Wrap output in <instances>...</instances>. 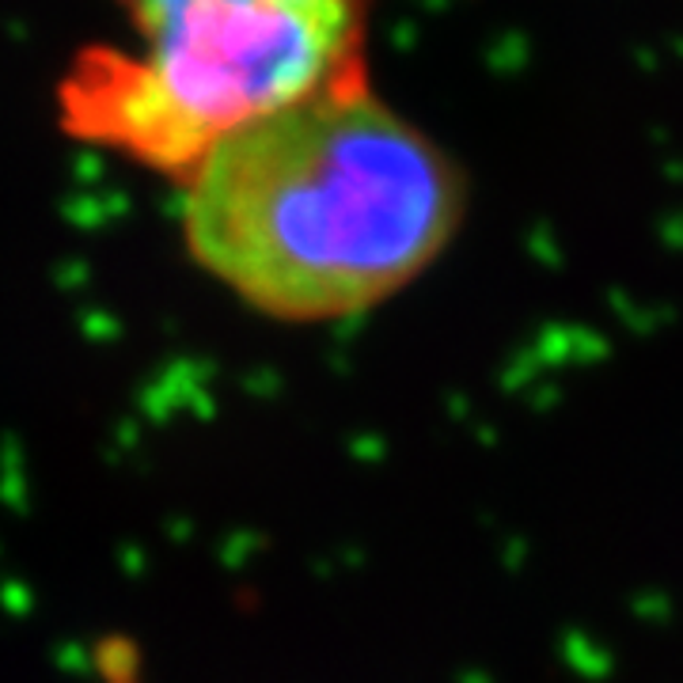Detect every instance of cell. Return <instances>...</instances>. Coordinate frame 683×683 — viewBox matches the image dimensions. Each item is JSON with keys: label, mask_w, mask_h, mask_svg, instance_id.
Instances as JSON below:
<instances>
[{"label": "cell", "mask_w": 683, "mask_h": 683, "mask_svg": "<svg viewBox=\"0 0 683 683\" xmlns=\"http://www.w3.org/2000/svg\"><path fill=\"white\" fill-rule=\"evenodd\" d=\"M368 4L209 8L133 46H85L58 80V126L182 187L236 129L368 77Z\"/></svg>", "instance_id": "obj_2"}, {"label": "cell", "mask_w": 683, "mask_h": 683, "mask_svg": "<svg viewBox=\"0 0 683 683\" xmlns=\"http://www.w3.org/2000/svg\"><path fill=\"white\" fill-rule=\"evenodd\" d=\"M126 16L133 39L160 31L164 23L182 20L209 8H338V4H368V0H115Z\"/></svg>", "instance_id": "obj_3"}, {"label": "cell", "mask_w": 683, "mask_h": 683, "mask_svg": "<svg viewBox=\"0 0 683 683\" xmlns=\"http://www.w3.org/2000/svg\"><path fill=\"white\" fill-rule=\"evenodd\" d=\"M467 217L459 164L349 80L236 129L182 182V244L236 300L330 323L392 300Z\"/></svg>", "instance_id": "obj_1"}]
</instances>
